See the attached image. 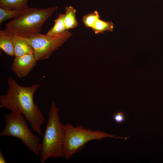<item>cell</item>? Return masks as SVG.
<instances>
[{"instance_id": "1", "label": "cell", "mask_w": 163, "mask_h": 163, "mask_svg": "<svg viewBox=\"0 0 163 163\" xmlns=\"http://www.w3.org/2000/svg\"><path fill=\"white\" fill-rule=\"evenodd\" d=\"M8 83L9 87L6 93L0 96V108L21 113L30 123L33 130L41 135V127L44 117L34 101V94L40 83L21 86L11 77L8 78Z\"/></svg>"}, {"instance_id": "2", "label": "cell", "mask_w": 163, "mask_h": 163, "mask_svg": "<svg viewBox=\"0 0 163 163\" xmlns=\"http://www.w3.org/2000/svg\"><path fill=\"white\" fill-rule=\"evenodd\" d=\"M59 108L53 101L48 112V120L40 144V162L44 163L49 158L64 157L63 146L65 136L64 124L58 115Z\"/></svg>"}, {"instance_id": "3", "label": "cell", "mask_w": 163, "mask_h": 163, "mask_svg": "<svg viewBox=\"0 0 163 163\" xmlns=\"http://www.w3.org/2000/svg\"><path fill=\"white\" fill-rule=\"evenodd\" d=\"M57 9V6L44 9L29 7L20 16L6 23L4 30L12 35L28 38L40 33L44 23Z\"/></svg>"}, {"instance_id": "4", "label": "cell", "mask_w": 163, "mask_h": 163, "mask_svg": "<svg viewBox=\"0 0 163 163\" xmlns=\"http://www.w3.org/2000/svg\"><path fill=\"white\" fill-rule=\"evenodd\" d=\"M65 136L63 146L64 158L66 160L71 158L79 152L90 141L101 140L106 138H113L127 139L120 136L106 133L99 130H93L85 127L82 125L74 126L69 123L64 124Z\"/></svg>"}, {"instance_id": "5", "label": "cell", "mask_w": 163, "mask_h": 163, "mask_svg": "<svg viewBox=\"0 0 163 163\" xmlns=\"http://www.w3.org/2000/svg\"><path fill=\"white\" fill-rule=\"evenodd\" d=\"M5 126L0 135L19 139L35 155H39L40 154V138L31 132L24 116L20 113L11 111L5 116Z\"/></svg>"}, {"instance_id": "6", "label": "cell", "mask_w": 163, "mask_h": 163, "mask_svg": "<svg viewBox=\"0 0 163 163\" xmlns=\"http://www.w3.org/2000/svg\"><path fill=\"white\" fill-rule=\"evenodd\" d=\"M72 35V33L67 30L53 36L38 33L33 34L28 38H24L33 48L34 55L37 61L48 59Z\"/></svg>"}, {"instance_id": "7", "label": "cell", "mask_w": 163, "mask_h": 163, "mask_svg": "<svg viewBox=\"0 0 163 163\" xmlns=\"http://www.w3.org/2000/svg\"><path fill=\"white\" fill-rule=\"evenodd\" d=\"M34 54L15 57L11 65L13 72L21 78L26 77L36 65Z\"/></svg>"}, {"instance_id": "8", "label": "cell", "mask_w": 163, "mask_h": 163, "mask_svg": "<svg viewBox=\"0 0 163 163\" xmlns=\"http://www.w3.org/2000/svg\"><path fill=\"white\" fill-rule=\"evenodd\" d=\"M11 36L15 57L28 54H34V50L33 48L24 38L12 35Z\"/></svg>"}, {"instance_id": "9", "label": "cell", "mask_w": 163, "mask_h": 163, "mask_svg": "<svg viewBox=\"0 0 163 163\" xmlns=\"http://www.w3.org/2000/svg\"><path fill=\"white\" fill-rule=\"evenodd\" d=\"M0 48L8 55L14 56L12 36L2 30H0Z\"/></svg>"}, {"instance_id": "10", "label": "cell", "mask_w": 163, "mask_h": 163, "mask_svg": "<svg viewBox=\"0 0 163 163\" xmlns=\"http://www.w3.org/2000/svg\"><path fill=\"white\" fill-rule=\"evenodd\" d=\"M76 10L72 6L66 8L64 22L67 30L77 27L78 23L76 18Z\"/></svg>"}, {"instance_id": "11", "label": "cell", "mask_w": 163, "mask_h": 163, "mask_svg": "<svg viewBox=\"0 0 163 163\" xmlns=\"http://www.w3.org/2000/svg\"><path fill=\"white\" fill-rule=\"evenodd\" d=\"M28 0H0V7L7 10H25L29 7Z\"/></svg>"}, {"instance_id": "12", "label": "cell", "mask_w": 163, "mask_h": 163, "mask_svg": "<svg viewBox=\"0 0 163 163\" xmlns=\"http://www.w3.org/2000/svg\"><path fill=\"white\" fill-rule=\"evenodd\" d=\"M64 14H60L57 18L54 20L55 24L53 27L50 29L47 35L53 36L60 34L67 30L64 22Z\"/></svg>"}, {"instance_id": "13", "label": "cell", "mask_w": 163, "mask_h": 163, "mask_svg": "<svg viewBox=\"0 0 163 163\" xmlns=\"http://www.w3.org/2000/svg\"><path fill=\"white\" fill-rule=\"evenodd\" d=\"M26 9L7 10L0 7V24L7 20L17 18L24 13Z\"/></svg>"}, {"instance_id": "14", "label": "cell", "mask_w": 163, "mask_h": 163, "mask_svg": "<svg viewBox=\"0 0 163 163\" xmlns=\"http://www.w3.org/2000/svg\"><path fill=\"white\" fill-rule=\"evenodd\" d=\"M113 27V24L111 21H103L99 18L91 28L95 33L97 34L104 33L105 31H112Z\"/></svg>"}, {"instance_id": "15", "label": "cell", "mask_w": 163, "mask_h": 163, "mask_svg": "<svg viewBox=\"0 0 163 163\" xmlns=\"http://www.w3.org/2000/svg\"><path fill=\"white\" fill-rule=\"evenodd\" d=\"M100 17L98 12L95 11L93 13L83 16L82 21L86 27L92 28Z\"/></svg>"}, {"instance_id": "16", "label": "cell", "mask_w": 163, "mask_h": 163, "mask_svg": "<svg viewBox=\"0 0 163 163\" xmlns=\"http://www.w3.org/2000/svg\"><path fill=\"white\" fill-rule=\"evenodd\" d=\"M112 118L115 121L119 123H123L125 119L124 114L121 111L114 113Z\"/></svg>"}, {"instance_id": "17", "label": "cell", "mask_w": 163, "mask_h": 163, "mask_svg": "<svg viewBox=\"0 0 163 163\" xmlns=\"http://www.w3.org/2000/svg\"><path fill=\"white\" fill-rule=\"evenodd\" d=\"M0 163H7V162L5 160L1 150H0Z\"/></svg>"}]
</instances>
